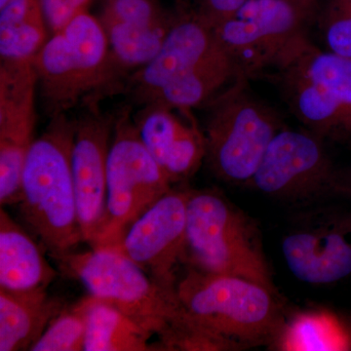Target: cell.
I'll return each mask as SVG.
<instances>
[{
  "label": "cell",
  "instance_id": "6da1fadb",
  "mask_svg": "<svg viewBox=\"0 0 351 351\" xmlns=\"http://www.w3.org/2000/svg\"><path fill=\"white\" fill-rule=\"evenodd\" d=\"M54 258L82 284L88 295L117 307L156 336L158 350H174L193 320L176 289L161 285L119 252L100 247Z\"/></svg>",
  "mask_w": 351,
  "mask_h": 351
},
{
  "label": "cell",
  "instance_id": "7a4b0ae2",
  "mask_svg": "<svg viewBox=\"0 0 351 351\" xmlns=\"http://www.w3.org/2000/svg\"><path fill=\"white\" fill-rule=\"evenodd\" d=\"M73 131L64 114L53 117L32 143L23 172L22 218L53 258L83 241L71 171Z\"/></svg>",
  "mask_w": 351,
  "mask_h": 351
},
{
  "label": "cell",
  "instance_id": "3957f363",
  "mask_svg": "<svg viewBox=\"0 0 351 351\" xmlns=\"http://www.w3.org/2000/svg\"><path fill=\"white\" fill-rule=\"evenodd\" d=\"M176 292L198 323L243 348L274 341L284 324L276 293L242 277L189 267Z\"/></svg>",
  "mask_w": 351,
  "mask_h": 351
},
{
  "label": "cell",
  "instance_id": "277c9868",
  "mask_svg": "<svg viewBox=\"0 0 351 351\" xmlns=\"http://www.w3.org/2000/svg\"><path fill=\"white\" fill-rule=\"evenodd\" d=\"M184 262L209 274L242 277L276 292L255 226L215 191H191Z\"/></svg>",
  "mask_w": 351,
  "mask_h": 351
},
{
  "label": "cell",
  "instance_id": "5b68a950",
  "mask_svg": "<svg viewBox=\"0 0 351 351\" xmlns=\"http://www.w3.org/2000/svg\"><path fill=\"white\" fill-rule=\"evenodd\" d=\"M249 78L239 75L209 101L205 142L210 168L228 182H248L257 171L282 121L278 113L254 96Z\"/></svg>",
  "mask_w": 351,
  "mask_h": 351
},
{
  "label": "cell",
  "instance_id": "8992f818",
  "mask_svg": "<svg viewBox=\"0 0 351 351\" xmlns=\"http://www.w3.org/2000/svg\"><path fill=\"white\" fill-rule=\"evenodd\" d=\"M34 64L41 97L52 117L112 80L117 64L101 21L87 11L53 34Z\"/></svg>",
  "mask_w": 351,
  "mask_h": 351
},
{
  "label": "cell",
  "instance_id": "52a82bcc",
  "mask_svg": "<svg viewBox=\"0 0 351 351\" xmlns=\"http://www.w3.org/2000/svg\"><path fill=\"white\" fill-rule=\"evenodd\" d=\"M172 189L127 113L117 120L108 156L107 201L92 248L117 243L147 208Z\"/></svg>",
  "mask_w": 351,
  "mask_h": 351
},
{
  "label": "cell",
  "instance_id": "ba28073f",
  "mask_svg": "<svg viewBox=\"0 0 351 351\" xmlns=\"http://www.w3.org/2000/svg\"><path fill=\"white\" fill-rule=\"evenodd\" d=\"M313 10L293 0H247L215 31L239 75L249 78L269 66L279 68L308 43L306 25Z\"/></svg>",
  "mask_w": 351,
  "mask_h": 351
},
{
  "label": "cell",
  "instance_id": "9c48e42d",
  "mask_svg": "<svg viewBox=\"0 0 351 351\" xmlns=\"http://www.w3.org/2000/svg\"><path fill=\"white\" fill-rule=\"evenodd\" d=\"M322 141L311 132L282 129L247 184L271 197L302 204L343 195L345 175L332 165Z\"/></svg>",
  "mask_w": 351,
  "mask_h": 351
},
{
  "label": "cell",
  "instance_id": "30bf717a",
  "mask_svg": "<svg viewBox=\"0 0 351 351\" xmlns=\"http://www.w3.org/2000/svg\"><path fill=\"white\" fill-rule=\"evenodd\" d=\"M191 191L171 189L136 219L110 247L130 258L147 274L176 289V269L186 251V210Z\"/></svg>",
  "mask_w": 351,
  "mask_h": 351
},
{
  "label": "cell",
  "instance_id": "8fae6325",
  "mask_svg": "<svg viewBox=\"0 0 351 351\" xmlns=\"http://www.w3.org/2000/svg\"><path fill=\"white\" fill-rule=\"evenodd\" d=\"M38 73L34 61L0 66V203L19 204L25 159L36 127Z\"/></svg>",
  "mask_w": 351,
  "mask_h": 351
},
{
  "label": "cell",
  "instance_id": "7c38bea8",
  "mask_svg": "<svg viewBox=\"0 0 351 351\" xmlns=\"http://www.w3.org/2000/svg\"><path fill=\"white\" fill-rule=\"evenodd\" d=\"M282 252L302 282L331 284L351 276V214H315L286 235Z\"/></svg>",
  "mask_w": 351,
  "mask_h": 351
},
{
  "label": "cell",
  "instance_id": "4fadbf2b",
  "mask_svg": "<svg viewBox=\"0 0 351 351\" xmlns=\"http://www.w3.org/2000/svg\"><path fill=\"white\" fill-rule=\"evenodd\" d=\"M113 119L92 112L75 122L71 171L83 241H94L107 201V168Z\"/></svg>",
  "mask_w": 351,
  "mask_h": 351
},
{
  "label": "cell",
  "instance_id": "5bb4252c",
  "mask_svg": "<svg viewBox=\"0 0 351 351\" xmlns=\"http://www.w3.org/2000/svg\"><path fill=\"white\" fill-rule=\"evenodd\" d=\"M223 48L216 31L197 16L175 20L156 56L134 76L136 95L149 105L162 90L195 73Z\"/></svg>",
  "mask_w": 351,
  "mask_h": 351
},
{
  "label": "cell",
  "instance_id": "9a60e30c",
  "mask_svg": "<svg viewBox=\"0 0 351 351\" xmlns=\"http://www.w3.org/2000/svg\"><path fill=\"white\" fill-rule=\"evenodd\" d=\"M174 22L154 0H112L101 20L113 59L128 68L149 63Z\"/></svg>",
  "mask_w": 351,
  "mask_h": 351
},
{
  "label": "cell",
  "instance_id": "2e32d148",
  "mask_svg": "<svg viewBox=\"0 0 351 351\" xmlns=\"http://www.w3.org/2000/svg\"><path fill=\"white\" fill-rule=\"evenodd\" d=\"M173 110L147 106L135 125L145 149L175 184L197 171L206 156V142L191 115L184 121Z\"/></svg>",
  "mask_w": 351,
  "mask_h": 351
},
{
  "label": "cell",
  "instance_id": "e0dca14e",
  "mask_svg": "<svg viewBox=\"0 0 351 351\" xmlns=\"http://www.w3.org/2000/svg\"><path fill=\"white\" fill-rule=\"evenodd\" d=\"M304 48L277 68L279 82L289 106L314 135L321 138L350 137L338 101L324 85L314 80L302 61Z\"/></svg>",
  "mask_w": 351,
  "mask_h": 351
},
{
  "label": "cell",
  "instance_id": "ac0fdd59",
  "mask_svg": "<svg viewBox=\"0 0 351 351\" xmlns=\"http://www.w3.org/2000/svg\"><path fill=\"white\" fill-rule=\"evenodd\" d=\"M64 304L46 287L13 291L0 288V351L29 350Z\"/></svg>",
  "mask_w": 351,
  "mask_h": 351
},
{
  "label": "cell",
  "instance_id": "d6986e66",
  "mask_svg": "<svg viewBox=\"0 0 351 351\" xmlns=\"http://www.w3.org/2000/svg\"><path fill=\"white\" fill-rule=\"evenodd\" d=\"M56 270L22 226L0 209V288L13 291L47 287Z\"/></svg>",
  "mask_w": 351,
  "mask_h": 351
},
{
  "label": "cell",
  "instance_id": "ffe728a7",
  "mask_svg": "<svg viewBox=\"0 0 351 351\" xmlns=\"http://www.w3.org/2000/svg\"><path fill=\"white\" fill-rule=\"evenodd\" d=\"M84 351L156 350L152 335L108 302L88 295Z\"/></svg>",
  "mask_w": 351,
  "mask_h": 351
},
{
  "label": "cell",
  "instance_id": "44dd1931",
  "mask_svg": "<svg viewBox=\"0 0 351 351\" xmlns=\"http://www.w3.org/2000/svg\"><path fill=\"white\" fill-rule=\"evenodd\" d=\"M40 0H9L0 14V55L3 61H34L48 40Z\"/></svg>",
  "mask_w": 351,
  "mask_h": 351
},
{
  "label": "cell",
  "instance_id": "7402d4cb",
  "mask_svg": "<svg viewBox=\"0 0 351 351\" xmlns=\"http://www.w3.org/2000/svg\"><path fill=\"white\" fill-rule=\"evenodd\" d=\"M274 343L284 351L350 350L351 332L331 311L313 309L284 322Z\"/></svg>",
  "mask_w": 351,
  "mask_h": 351
},
{
  "label": "cell",
  "instance_id": "603a6c76",
  "mask_svg": "<svg viewBox=\"0 0 351 351\" xmlns=\"http://www.w3.org/2000/svg\"><path fill=\"white\" fill-rule=\"evenodd\" d=\"M301 57L314 80L338 101L351 138V58L321 52L311 43L302 51Z\"/></svg>",
  "mask_w": 351,
  "mask_h": 351
},
{
  "label": "cell",
  "instance_id": "cb8c5ba5",
  "mask_svg": "<svg viewBox=\"0 0 351 351\" xmlns=\"http://www.w3.org/2000/svg\"><path fill=\"white\" fill-rule=\"evenodd\" d=\"M86 304L83 298L71 308H64L29 348L31 351H84Z\"/></svg>",
  "mask_w": 351,
  "mask_h": 351
},
{
  "label": "cell",
  "instance_id": "d4e9b609",
  "mask_svg": "<svg viewBox=\"0 0 351 351\" xmlns=\"http://www.w3.org/2000/svg\"><path fill=\"white\" fill-rule=\"evenodd\" d=\"M320 21L331 52L351 58V0H328Z\"/></svg>",
  "mask_w": 351,
  "mask_h": 351
},
{
  "label": "cell",
  "instance_id": "484cf974",
  "mask_svg": "<svg viewBox=\"0 0 351 351\" xmlns=\"http://www.w3.org/2000/svg\"><path fill=\"white\" fill-rule=\"evenodd\" d=\"M44 17L53 34L61 31L78 14L85 12L90 0H40Z\"/></svg>",
  "mask_w": 351,
  "mask_h": 351
},
{
  "label": "cell",
  "instance_id": "4316f807",
  "mask_svg": "<svg viewBox=\"0 0 351 351\" xmlns=\"http://www.w3.org/2000/svg\"><path fill=\"white\" fill-rule=\"evenodd\" d=\"M247 0H198V18L213 29L232 19Z\"/></svg>",
  "mask_w": 351,
  "mask_h": 351
},
{
  "label": "cell",
  "instance_id": "83f0119b",
  "mask_svg": "<svg viewBox=\"0 0 351 351\" xmlns=\"http://www.w3.org/2000/svg\"><path fill=\"white\" fill-rule=\"evenodd\" d=\"M345 195H350L351 197V172L350 174L345 175Z\"/></svg>",
  "mask_w": 351,
  "mask_h": 351
},
{
  "label": "cell",
  "instance_id": "f1b7e54d",
  "mask_svg": "<svg viewBox=\"0 0 351 351\" xmlns=\"http://www.w3.org/2000/svg\"><path fill=\"white\" fill-rule=\"evenodd\" d=\"M293 1L300 2V3L306 4V5L314 7L313 0H293Z\"/></svg>",
  "mask_w": 351,
  "mask_h": 351
},
{
  "label": "cell",
  "instance_id": "f546056e",
  "mask_svg": "<svg viewBox=\"0 0 351 351\" xmlns=\"http://www.w3.org/2000/svg\"><path fill=\"white\" fill-rule=\"evenodd\" d=\"M8 1H9V0H0V8H1V7H3L4 5H5L7 2H8Z\"/></svg>",
  "mask_w": 351,
  "mask_h": 351
}]
</instances>
